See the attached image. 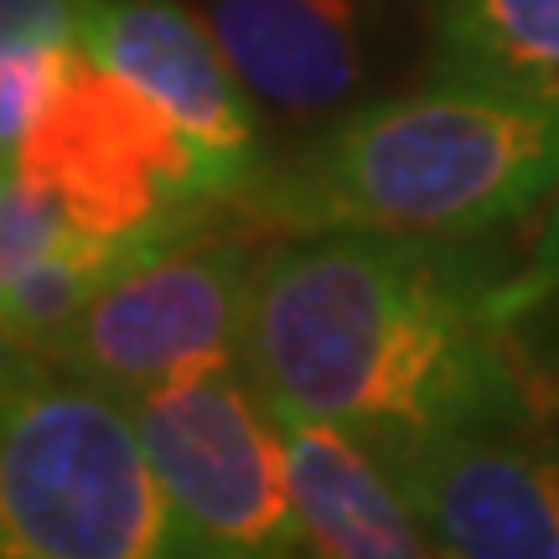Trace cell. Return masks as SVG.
I'll use <instances>...</instances> for the list:
<instances>
[{"label":"cell","instance_id":"1","mask_svg":"<svg viewBox=\"0 0 559 559\" xmlns=\"http://www.w3.org/2000/svg\"><path fill=\"white\" fill-rule=\"evenodd\" d=\"M481 239L285 234L264 249L243 368L285 415L358 440L534 415Z\"/></svg>","mask_w":559,"mask_h":559},{"label":"cell","instance_id":"2","mask_svg":"<svg viewBox=\"0 0 559 559\" xmlns=\"http://www.w3.org/2000/svg\"><path fill=\"white\" fill-rule=\"evenodd\" d=\"M559 198V104L430 83L264 166L234 207L275 234L492 239Z\"/></svg>","mask_w":559,"mask_h":559},{"label":"cell","instance_id":"3","mask_svg":"<svg viewBox=\"0 0 559 559\" xmlns=\"http://www.w3.org/2000/svg\"><path fill=\"white\" fill-rule=\"evenodd\" d=\"M0 559H207L124 394L5 353Z\"/></svg>","mask_w":559,"mask_h":559},{"label":"cell","instance_id":"4","mask_svg":"<svg viewBox=\"0 0 559 559\" xmlns=\"http://www.w3.org/2000/svg\"><path fill=\"white\" fill-rule=\"evenodd\" d=\"M260 264L264 249L239 234L192 228L109 280L37 358L124 400L198 373L243 368Z\"/></svg>","mask_w":559,"mask_h":559},{"label":"cell","instance_id":"5","mask_svg":"<svg viewBox=\"0 0 559 559\" xmlns=\"http://www.w3.org/2000/svg\"><path fill=\"white\" fill-rule=\"evenodd\" d=\"M140 440L207 559H317L275 404L249 368L130 400Z\"/></svg>","mask_w":559,"mask_h":559},{"label":"cell","instance_id":"6","mask_svg":"<svg viewBox=\"0 0 559 559\" xmlns=\"http://www.w3.org/2000/svg\"><path fill=\"white\" fill-rule=\"evenodd\" d=\"M440 559H559V440L534 415L368 440Z\"/></svg>","mask_w":559,"mask_h":559},{"label":"cell","instance_id":"7","mask_svg":"<svg viewBox=\"0 0 559 559\" xmlns=\"http://www.w3.org/2000/svg\"><path fill=\"white\" fill-rule=\"evenodd\" d=\"M79 47L140 88L181 135L198 145L223 202H239L270 166L260 151L254 94L223 58L207 16L177 0H88Z\"/></svg>","mask_w":559,"mask_h":559},{"label":"cell","instance_id":"8","mask_svg":"<svg viewBox=\"0 0 559 559\" xmlns=\"http://www.w3.org/2000/svg\"><path fill=\"white\" fill-rule=\"evenodd\" d=\"M207 26L254 99L321 115L362 79V0H207Z\"/></svg>","mask_w":559,"mask_h":559},{"label":"cell","instance_id":"9","mask_svg":"<svg viewBox=\"0 0 559 559\" xmlns=\"http://www.w3.org/2000/svg\"><path fill=\"white\" fill-rule=\"evenodd\" d=\"M280 415L300 519L317 559H440L379 451L326 419Z\"/></svg>","mask_w":559,"mask_h":559},{"label":"cell","instance_id":"10","mask_svg":"<svg viewBox=\"0 0 559 559\" xmlns=\"http://www.w3.org/2000/svg\"><path fill=\"white\" fill-rule=\"evenodd\" d=\"M430 83L559 104V0H430Z\"/></svg>","mask_w":559,"mask_h":559},{"label":"cell","instance_id":"11","mask_svg":"<svg viewBox=\"0 0 559 559\" xmlns=\"http://www.w3.org/2000/svg\"><path fill=\"white\" fill-rule=\"evenodd\" d=\"M502 317L528 321V317H559V198L539 213V228L528 239V254L513 264V275L502 280Z\"/></svg>","mask_w":559,"mask_h":559},{"label":"cell","instance_id":"12","mask_svg":"<svg viewBox=\"0 0 559 559\" xmlns=\"http://www.w3.org/2000/svg\"><path fill=\"white\" fill-rule=\"evenodd\" d=\"M88 0H5V41L16 47H79Z\"/></svg>","mask_w":559,"mask_h":559}]
</instances>
